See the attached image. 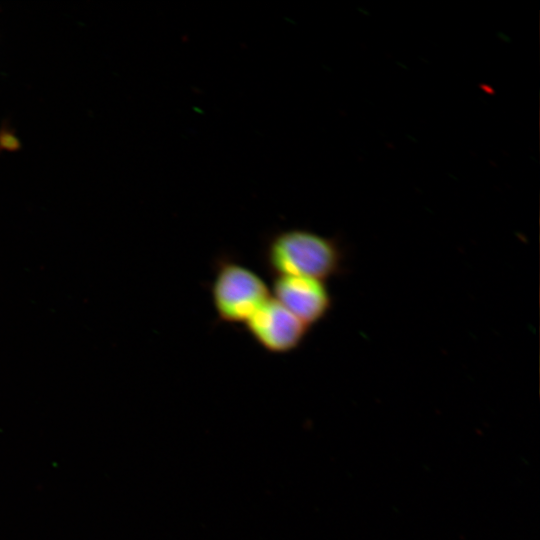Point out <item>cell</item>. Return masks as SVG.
<instances>
[{
	"label": "cell",
	"mask_w": 540,
	"mask_h": 540,
	"mask_svg": "<svg viewBox=\"0 0 540 540\" xmlns=\"http://www.w3.org/2000/svg\"><path fill=\"white\" fill-rule=\"evenodd\" d=\"M245 326L262 348L275 354L295 350L309 329L272 296L249 317Z\"/></svg>",
	"instance_id": "obj_3"
},
{
	"label": "cell",
	"mask_w": 540,
	"mask_h": 540,
	"mask_svg": "<svg viewBox=\"0 0 540 540\" xmlns=\"http://www.w3.org/2000/svg\"><path fill=\"white\" fill-rule=\"evenodd\" d=\"M267 270L277 276L325 280L340 271L342 254L336 240L304 228L271 234L264 247Z\"/></svg>",
	"instance_id": "obj_1"
},
{
	"label": "cell",
	"mask_w": 540,
	"mask_h": 540,
	"mask_svg": "<svg viewBox=\"0 0 540 540\" xmlns=\"http://www.w3.org/2000/svg\"><path fill=\"white\" fill-rule=\"evenodd\" d=\"M211 296L219 320L236 324L245 323L272 295L258 274L225 259L217 262Z\"/></svg>",
	"instance_id": "obj_2"
},
{
	"label": "cell",
	"mask_w": 540,
	"mask_h": 540,
	"mask_svg": "<svg viewBox=\"0 0 540 540\" xmlns=\"http://www.w3.org/2000/svg\"><path fill=\"white\" fill-rule=\"evenodd\" d=\"M271 295L308 327L322 320L332 304L324 282L309 277H274Z\"/></svg>",
	"instance_id": "obj_4"
}]
</instances>
